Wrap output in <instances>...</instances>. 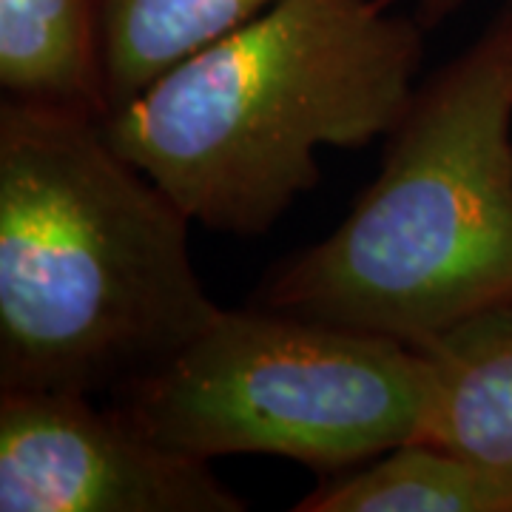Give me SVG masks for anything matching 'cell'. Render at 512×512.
Instances as JSON below:
<instances>
[{
	"label": "cell",
	"mask_w": 512,
	"mask_h": 512,
	"mask_svg": "<svg viewBox=\"0 0 512 512\" xmlns=\"http://www.w3.org/2000/svg\"><path fill=\"white\" fill-rule=\"evenodd\" d=\"M191 217L103 117L0 103V387L114 396L222 311Z\"/></svg>",
	"instance_id": "1"
},
{
	"label": "cell",
	"mask_w": 512,
	"mask_h": 512,
	"mask_svg": "<svg viewBox=\"0 0 512 512\" xmlns=\"http://www.w3.org/2000/svg\"><path fill=\"white\" fill-rule=\"evenodd\" d=\"M424 32L384 0H279L103 126L191 222L262 237L319 185L322 148H365L402 123Z\"/></svg>",
	"instance_id": "2"
},
{
	"label": "cell",
	"mask_w": 512,
	"mask_h": 512,
	"mask_svg": "<svg viewBox=\"0 0 512 512\" xmlns=\"http://www.w3.org/2000/svg\"><path fill=\"white\" fill-rule=\"evenodd\" d=\"M512 296V12L416 89L382 171L259 305L419 348Z\"/></svg>",
	"instance_id": "3"
},
{
	"label": "cell",
	"mask_w": 512,
	"mask_h": 512,
	"mask_svg": "<svg viewBox=\"0 0 512 512\" xmlns=\"http://www.w3.org/2000/svg\"><path fill=\"white\" fill-rule=\"evenodd\" d=\"M109 399L188 456H276L333 476L419 441L427 362L382 333L262 305L222 308Z\"/></svg>",
	"instance_id": "4"
},
{
	"label": "cell",
	"mask_w": 512,
	"mask_h": 512,
	"mask_svg": "<svg viewBox=\"0 0 512 512\" xmlns=\"http://www.w3.org/2000/svg\"><path fill=\"white\" fill-rule=\"evenodd\" d=\"M0 387V512H242L214 473L146 433L120 404Z\"/></svg>",
	"instance_id": "5"
},
{
	"label": "cell",
	"mask_w": 512,
	"mask_h": 512,
	"mask_svg": "<svg viewBox=\"0 0 512 512\" xmlns=\"http://www.w3.org/2000/svg\"><path fill=\"white\" fill-rule=\"evenodd\" d=\"M427 410L419 441L512 481V296L419 345Z\"/></svg>",
	"instance_id": "6"
},
{
	"label": "cell",
	"mask_w": 512,
	"mask_h": 512,
	"mask_svg": "<svg viewBox=\"0 0 512 512\" xmlns=\"http://www.w3.org/2000/svg\"><path fill=\"white\" fill-rule=\"evenodd\" d=\"M6 100L109 117L100 0H0Z\"/></svg>",
	"instance_id": "7"
},
{
	"label": "cell",
	"mask_w": 512,
	"mask_h": 512,
	"mask_svg": "<svg viewBox=\"0 0 512 512\" xmlns=\"http://www.w3.org/2000/svg\"><path fill=\"white\" fill-rule=\"evenodd\" d=\"M293 512H512V481L430 441H407L322 481Z\"/></svg>",
	"instance_id": "8"
},
{
	"label": "cell",
	"mask_w": 512,
	"mask_h": 512,
	"mask_svg": "<svg viewBox=\"0 0 512 512\" xmlns=\"http://www.w3.org/2000/svg\"><path fill=\"white\" fill-rule=\"evenodd\" d=\"M279 0H100L109 114Z\"/></svg>",
	"instance_id": "9"
},
{
	"label": "cell",
	"mask_w": 512,
	"mask_h": 512,
	"mask_svg": "<svg viewBox=\"0 0 512 512\" xmlns=\"http://www.w3.org/2000/svg\"><path fill=\"white\" fill-rule=\"evenodd\" d=\"M384 3H390V6L410 3L416 20L430 32V29H439L441 23H447V20L453 18L461 6H467L470 0H384Z\"/></svg>",
	"instance_id": "10"
},
{
	"label": "cell",
	"mask_w": 512,
	"mask_h": 512,
	"mask_svg": "<svg viewBox=\"0 0 512 512\" xmlns=\"http://www.w3.org/2000/svg\"><path fill=\"white\" fill-rule=\"evenodd\" d=\"M504 6H507V9H510V12H512V0H504Z\"/></svg>",
	"instance_id": "11"
}]
</instances>
